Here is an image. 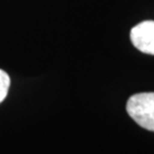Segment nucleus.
<instances>
[{
  "label": "nucleus",
  "instance_id": "7ed1b4c3",
  "mask_svg": "<svg viewBox=\"0 0 154 154\" xmlns=\"http://www.w3.org/2000/svg\"><path fill=\"white\" fill-rule=\"evenodd\" d=\"M11 87V78L8 73L0 69V104L5 100Z\"/></svg>",
  "mask_w": 154,
  "mask_h": 154
},
{
  "label": "nucleus",
  "instance_id": "f03ea898",
  "mask_svg": "<svg viewBox=\"0 0 154 154\" xmlns=\"http://www.w3.org/2000/svg\"><path fill=\"white\" fill-rule=\"evenodd\" d=\"M130 40L135 48L149 55H154V21H144L130 31Z\"/></svg>",
  "mask_w": 154,
  "mask_h": 154
},
{
  "label": "nucleus",
  "instance_id": "f257e3e1",
  "mask_svg": "<svg viewBox=\"0 0 154 154\" xmlns=\"http://www.w3.org/2000/svg\"><path fill=\"white\" fill-rule=\"evenodd\" d=\"M127 113L139 127L154 131V93H138L127 102Z\"/></svg>",
  "mask_w": 154,
  "mask_h": 154
}]
</instances>
